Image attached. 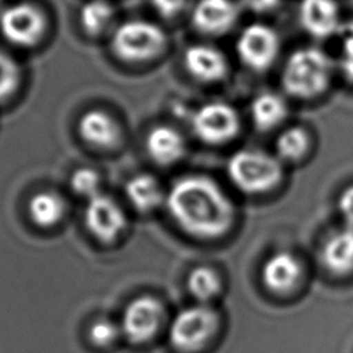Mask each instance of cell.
I'll list each match as a JSON object with an SVG mask.
<instances>
[{"mask_svg": "<svg viewBox=\"0 0 353 353\" xmlns=\"http://www.w3.org/2000/svg\"><path fill=\"white\" fill-rule=\"evenodd\" d=\"M167 208L176 225L197 237H218L233 223L234 208L223 190L210 178L189 175L168 190Z\"/></svg>", "mask_w": 353, "mask_h": 353, "instance_id": "1", "label": "cell"}, {"mask_svg": "<svg viewBox=\"0 0 353 353\" xmlns=\"http://www.w3.org/2000/svg\"><path fill=\"white\" fill-rule=\"evenodd\" d=\"M332 62L320 48L303 47L295 50L284 63L281 83L284 90L296 98H312L330 84Z\"/></svg>", "mask_w": 353, "mask_h": 353, "instance_id": "2", "label": "cell"}, {"mask_svg": "<svg viewBox=\"0 0 353 353\" xmlns=\"http://www.w3.org/2000/svg\"><path fill=\"white\" fill-rule=\"evenodd\" d=\"M230 181L245 193H262L274 188L283 174L279 159L259 150H239L228 161Z\"/></svg>", "mask_w": 353, "mask_h": 353, "instance_id": "3", "label": "cell"}, {"mask_svg": "<svg viewBox=\"0 0 353 353\" xmlns=\"http://www.w3.org/2000/svg\"><path fill=\"white\" fill-rule=\"evenodd\" d=\"M165 44L164 32L153 22L132 19L119 25L112 34L113 52L128 62H141L157 55Z\"/></svg>", "mask_w": 353, "mask_h": 353, "instance_id": "4", "label": "cell"}, {"mask_svg": "<svg viewBox=\"0 0 353 353\" xmlns=\"http://www.w3.org/2000/svg\"><path fill=\"white\" fill-rule=\"evenodd\" d=\"M218 325L216 313L205 305H194L181 310L170 325V341L181 350L201 347Z\"/></svg>", "mask_w": 353, "mask_h": 353, "instance_id": "5", "label": "cell"}, {"mask_svg": "<svg viewBox=\"0 0 353 353\" xmlns=\"http://www.w3.org/2000/svg\"><path fill=\"white\" fill-rule=\"evenodd\" d=\"M46 21L43 12L30 3H14L0 12L3 37L19 47L36 44L43 36Z\"/></svg>", "mask_w": 353, "mask_h": 353, "instance_id": "6", "label": "cell"}, {"mask_svg": "<svg viewBox=\"0 0 353 353\" xmlns=\"http://www.w3.org/2000/svg\"><path fill=\"white\" fill-rule=\"evenodd\" d=\"M194 134L204 142L218 145L232 139L240 127L236 110L225 102H208L200 106L193 117Z\"/></svg>", "mask_w": 353, "mask_h": 353, "instance_id": "7", "label": "cell"}, {"mask_svg": "<svg viewBox=\"0 0 353 353\" xmlns=\"http://www.w3.org/2000/svg\"><path fill=\"white\" fill-rule=\"evenodd\" d=\"M277 33L268 25L251 23L237 37L236 50L240 61L254 70L268 69L279 54Z\"/></svg>", "mask_w": 353, "mask_h": 353, "instance_id": "8", "label": "cell"}, {"mask_svg": "<svg viewBox=\"0 0 353 353\" xmlns=\"http://www.w3.org/2000/svg\"><path fill=\"white\" fill-rule=\"evenodd\" d=\"M161 319V305L150 296H141L125 306L121 319V330L131 342H145L157 331Z\"/></svg>", "mask_w": 353, "mask_h": 353, "instance_id": "9", "label": "cell"}, {"mask_svg": "<svg viewBox=\"0 0 353 353\" xmlns=\"http://www.w3.org/2000/svg\"><path fill=\"white\" fill-rule=\"evenodd\" d=\"M84 218L87 229L102 241L116 239L125 226V215L120 205L102 193L88 199Z\"/></svg>", "mask_w": 353, "mask_h": 353, "instance_id": "10", "label": "cell"}, {"mask_svg": "<svg viewBox=\"0 0 353 353\" xmlns=\"http://www.w3.org/2000/svg\"><path fill=\"white\" fill-rule=\"evenodd\" d=\"M239 8L232 0H197L192 10L193 26L205 34L226 33L237 21Z\"/></svg>", "mask_w": 353, "mask_h": 353, "instance_id": "11", "label": "cell"}, {"mask_svg": "<svg viewBox=\"0 0 353 353\" xmlns=\"http://www.w3.org/2000/svg\"><path fill=\"white\" fill-rule=\"evenodd\" d=\"M298 12L301 25L314 37H328L341 28V14L335 0H301Z\"/></svg>", "mask_w": 353, "mask_h": 353, "instance_id": "12", "label": "cell"}, {"mask_svg": "<svg viewBox=\"0 0 353 353\" xmlns=\"http://www.w3.org/2000/svg\"><path fill=\"white\" fill-rule=\"evenodd\" d=\"M186 70L201 81L221 80L228 70L223 54L208 44H193L183 54Z\"/></svg>", "mask_w": 353, "mask_h": 353, "instance_id": "13", "label": "cell"}, {"mask_svg": "<svg viewBox=\"0 0 353 353\" xmlns=\"http://www.w3.org/2000/svg\"><path fill=\"white\" fill-rule=\"evenodd\" d=\"M301 276V265L298 259L287 252L273 254L262 268V280L265 285L274 292H287L292 290Z\"/></svg>", "mask_w": 353, "mask_h": 353, "instance_id": "14", "label": "cell"}, {"mask_svg": "<svg viewBox=\"0 0 353 353\" xmlns=\"http://www.w3.org/2000/svg\"><path fill=\"white\" fill-rule=\"evenodd\" d=\"M321 261L335 274H345L353 270V226L345 225V228L334 232L325 240Z\"/></svg>", "mask_w": 353, "mask_h": 353, "instance_id": "15", "label": "cell"}, {"mask_svg": "<svg viewBox=\"0 0 353 353\" xmlns=\"http://www.w3.org/2000/svg\"><path fill=\"white\" fill-rule=\"evenodd\" d=\"M79 134L90 145L109 148L119 141L120 130L117 123L103 110L92 109L81 114Z\"/></svg>", "mask_w": 353, "mask_h": 353, "instance_id": "16", "label": "cell"}, {"mask_svg": "<svg viewBox=\"0 0 353 353\" xmlns=\"http://www.w3.org/2000/svg\"><path fill=\"white\" fill-rule=\"evenodd\" d=\"M146 150L156 163L171 164L182 157L185 142L176 130L168 125H157L146 137Z\"/></svg>", "mask_w": 353, "mask_h": 353, "instance_id": "17", "label": "cell"}, {"mask_svg": "<svg viewBox=\"0 0 353 353\" xmlns=\"http://www.w3.org/2000/svg\"><path fill=\"white\" fill-rule=\"evenodd\" d=\"M285 101L274 92H261L256 95L250 108L251 119L256 128L268 131L279 125L287 116Z\"/></svg>", "mask_w": 353, "mask_h": 353, "instance_id": "18", "label": "cell"}, {"mask_svg": "<svg viewBox=\"0 0 353 353\" xmlns=\"http://www.w3.org/2000/svg\"><path fill=\"white\" fill-rule=\"evenodd\" d=\"M125 194L139 211H150L163 200V190L157 179L146 174L131 178L125 185Z\"/></svg>", "mask_w": 353, "mask_h": 353, "instance_id": "19", "label": "cell"}, {"mask_svg": "<svg viewBox=\"0 0 353 353\" xmlns=\"http://www.w3.org/2000/svg\"><path fill=\"white\" fill-rule=\"evenodd\" d=\"M65 212L63 200L52 192H40L29 201V215L39 226L55 225Z\"/></svg>", "mask_w": 353, "mask_h": 353, "instance_id": "20", "label": "cell"}, {"mask_svg": "<svg viewBox=\"0 0 353 353\" xmlns=\"http://www.w3.org/2000/svg\"><path fill=\"white\" fill-rule=\"evenodd\" d=\"M113 8L105 0H88L85 1L79 12V19L83 29L92 34H101L105 32L113 21Z\"/></svg>", "mask_w": 353, "mask_h": 353, "instance_id": "21", "label": "cell"}, {"mask_svg": "<svg viewBox=\"0 0 353 353\" xmlns=\"http://www.w3.org/2000/svg\"><path fill=\"white\" fill-rule=\"evenodd\" d=\"M188 288L197 301L207 302L221 291V280L212 269L199 266L189 273Z\"/></svg>", "mask_w": 353, "mask_h": 353, "instance_id": "22", "label": "cell"}, {"mask_svg": "<svg viewBox=\"0 0 353 353\" xmlns=\"http://www.w3.org/2000/svg\"><path fill=\"white\" fill-rule=\"evenodd\" d=\"M309 135L305 130L292 127L280 134L276 141V150L280 159L295 161L305 156L309 149Z\"/></svg>", "mask_w": 353, "mask_h": 353, "instance_id": "23", "label": "cell"}, {"mask_svg": "<svg viewBox=\"0 0 353 353\" xmlns=\"http://www.w3.org/2000/svg\"><path fill=\"white\" fill-rule=\"evenodd\" d=\"M19 83V68L17 62L0 50V101L10 97Z\"/></svg>", "mask_w": 353, "mask_h": 353, "instance_id": "24", "label": "cell"}, {"mask_svg": "<svg viewBox=\"0 0 353 353\" xmlns=\"http://www.w3.org/2000/svg\"><path fill=\"white\" fill-rule=\"evenodd\" d=\"M70 186L74 193L91 199L99 193L98 174L91 168H79L70 178Z\"/></svg>", "mask_w": 353, "mask_h": 353, "instance_id": "25", "label": "cell"}, {"mask_svg": "<svg viewBox=\"0 0 353 353\" xmlns=\"http://www.w3.org/2000/svg\"><path fill=\"white\" fill-rule=\"evenodd\" d=\"M88 336H90V341L97 346H109L119 336V328L113 321L101 319V320H97L90 327Z\"/></svg>", "mask_w": 353, "mask_h": 353, "instance_id": "26", "label": "cell"}, {"mask_svg": "<svg viewBox=\"0 0 353 353\" xmlns=\"http://www.w3.org/2000/svg\"><path fill=\"white\" fill-rule=\"evenodd\" d=\"M339 62L346 77L353 80V33H349L343 40Z\"/></svg>", "mask_w": 353, "mask_h": 353, "instance_id": "27", "label": "cell"}, {"mask_svg": "<svg viewBox=\"0 0 353 353\" xmlns=\"http://www.w3.org/2000/svg\"><path fill=\"white\" fill-rule=\"evenodd\" d=\"M150 3L161 17L171 18L183 10L186 0H150Z\"/></svg>", "mask_w": 353, "mask_h": 353, "instance_id": "28", "label": "cell"}, {"mask_svg": "<svg viewBox=\"0 0 353 353\" xmlns=\"http://www.w3.org/2000/svg\"><path fill=\"white\" fill-rule=\"evenodd\" d=\"M339 212L346 226H353V186L343 190L338 200Z\"/></svg>", "mask_w": 353, "mask_h": 353, "instance_id": "29", "label": "cell"}, {"mask_svg": "<svg viewBox=\"0 0 353 353\" xmlns=\"http://www.w3.org/2000/svg\"><path fill=\"white\" fill-rule=\"evenodd\" d=\"M241 4L252 12H268L277 7L280 0H240Z\"/></svg>", "mask_w": 353, "mask_h": 353, "instance_id": "30", "label": "cell"}, {"mask_svg": "<svg viewBox=\"0 0 353 353\" xmlns=\"http://www.w3.org/2000/svg\"><path fill=\"white\" fill-rule=\"evenodd\" d=\"M1 1H3V0H0V6H1Z\"/></svg>", "mask_w": 353, "mask_h": 353, "instance_id": "31", "label": "cell"}]
</instances>
